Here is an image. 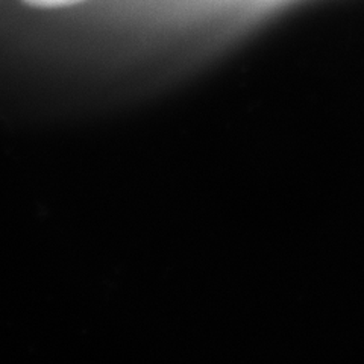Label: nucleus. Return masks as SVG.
<instances>
[{
  "instance_id": "1",
  "label": "nucleus",
  "mask_w": 364,
  "mask_h": 364,
  "mask_svg": "<svg viewBox=\"0 0 364 364\" xmlns=\"http://www.w3.org/2000/svg\"><path fill=\"white\" fill-rule=\"evenodd\" d=\"M29 6L36 8H58V6H70L85 2V0H23Z\"/></svg>"
}]
</instances>
